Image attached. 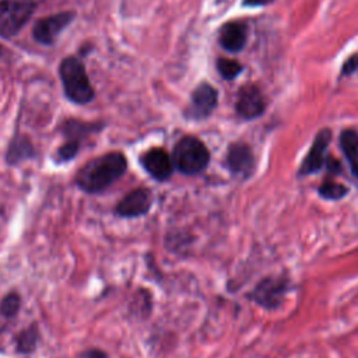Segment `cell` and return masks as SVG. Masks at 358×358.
<instances>
[{
	"label": "cell",
	"instance_id": "obj_16",
	"mask_svg": "<svg viewBox=\"0 0 358 358\" xmlns=\"http://www.w3.org/2000/svg\"><path fill=\"white\" fill-rule=\"evenodd\" d=\"M348 187H345L341 183H336L333 180H326L323 182V185L319 187V193L322 194V197L324 199H330V200H337L341 199L347 194Z\"/></svg>",
	"mask_w": 358,
	"mask_h": 358
},
{
	"label": "cell",
	"instance_id": "obj_22",
	"mask_svg": "<svg viewBox=\"0 0 358 358\" xmlns=\"http://www.w3.org/2000/svg\"><path fill=\"white\" fill-rule=\"evenodd\" d=\"M327 166H329L330 172H337V171H340V164H338V161L334 159V158H329Z\"/></svg>",
	"mask_w": 358,
	"mask_h": 358
},
{
	"label": "cell",
	"instance_id": "obj_11",
	"mask_svg": "<svg viewBox=\"0 0 358 358\" xmlns=\"http://www.w3.org/2000/svg\"><path fill=\"white\" fill-rule=\"evenodd\" d=\"M217 105V92L210 84H200L192 95V113L201 119L208 116Z\"/></svg>",
	"mask_w": 358,
	"mask_h": 358
},
{
	"label": "cell",
	"instance_id": "obj_23",
	"mask_svg": "<svg viewBox=\"0 0 358 358\" xmlns=\"http://www.w3.org/2000/svg\"><path fill=\"white\" fill-rule=\"evenodd\" d=\"M273 0H245V4L248 6H262V4H267Z\"/></svg>",
	"mask_w": 358,
	"mask_h": 358
},
{
	"label": "cell",
	"instance_id": "obj_18",
	"mask_svg": "<svg viewBox=\"0 0 358 358\" xmlns=\"http://www.w3.org/2000/svg\"><path fill=\"white\" fill-rule=\"evenodd\" d=\"M20 296L15 292L7 294L0 302V313L6 317L14 316L20 309Z\"/></svg>",
	"mask_w": 358,
	"mask_h": 358
},
{
	"label": "cell",
	"instance_id": "obj_2",
	"mask_svg": "<svg viewBox=\"0 0 358 358\" xmlns=\"http://www.w3.org/2000/svg\"><path fill=\"white\" fill-rule=\"evenodd\" d=\"M60 77L67 98L76 103H87L94 98V90L88 80L83 62L77 57H66L60 64Z\"/></svg>",
	"mask_w": 358,
	"mask_h": 358
},
{
	"label": "cell",
	"instance_id": "obj_7",
	"mask_svg": "<svg viewBox=\"0 0 358 358\" xmlns=\"http://www.w3.org/2000/svg\"><path fill=\"white\" fill-rule=\"evenodd\" d=\"M330 140H331V131L329 129H323L316 134L310 145V150L299 168V175H310L319 171L324 165L326 150Z\"/></svg>",
	"mask_w": 358,
	"mask_h": 358
},
{
	"label": "cell",
	"instance_id": "obj_8",
	"mask_svg": "<svg viewBox=\"0 0 358 358\" xmlns=\"http://www.w3.org/2000/svg\"><path fill=\"white\" fill-rule=\"evenodd\" d=\"M141 165L157 180H165L172 175L173 161L162 148H151L141 157Z\"/></svg>",
	"mask_w": 358,
	"mask_h": 358
},
{
	"label": "cell",
	"instance_id": "obj_6",
	"mask_svg": "<svg viewBox=\"0 0 358 358\" xmlns=\"http://www.w3.org/2000/svg\"><path fill=\"white\" fill-rule=\"evenodd\" d=\"M285 291L287 281L284 278L268 277L262 280L256 285V288L250 294V298L264 308H275L282 302Z\"/></svg>",
	"mask_w": 358,
	"mask_h": 358
},
{
	"label": "cell",
	"instance_id": "obj_4",
	"mask_svg": "<svg viewBox=\"0 0 358 358\" xmlns=\"http://www.w3.org/2000/svg\"><path fill=\"white\" fill-rule=\"evenodd\" d=\"M34 11L32 0L0 1V35L10 38L18 34Z\"/></svg>",
	"mask_w": 358,
	"mask_h": 358
},
{
	"label": "cell",
	"instance_id": "obj_10",
	"mask_svg": "<svg viewBox=\"0 0 358 358\" xmlns=\"http://www.w3.org/2000/svg\"><path fill=\"white\" fill-rule=\"evenodd\" d=\"M236 110L245 119H255L263 113L264 101L257 87L246 85L239 91Z\"/></svg>",
	"mask_w": 358,
	"mask_h": 358
},
{
	"label": "cell",
	"instance_id": "obj_26",
	"mask_svg": "<svg viewBox=\"0 0 358 358\" xmlns=\"http://www.w3.org/2000/svg\"><path fill=\"white\" fill-rule=\"evenodd\" d=\"M0 55H1V48H0Z\"/></svg>",
	"mask_w": 358,
	"mask_h": 358
},
{
	"label": "cell",
	"instance_id": "obj_25",
	"mask_svg": "<svg viewBox=\"0 0 358 358\" xmlns=\"http://www.w3.org/2000/svg\"><path fill=\"white\" fill-rule=\"evenodd\" d=\"M351 166H352V172H354V175L358 178V161H357V162H354V164H351Z\"/></svg>",
	"mask_w": 358,
	"mask_h": 358
},
{
	"label": "cell",
	"instance_id": "obj_1",
	"mask_svg": "<svg viewBox=\"0 0 358 358\" xmlns=\"http://www.w3.org/2000/svg\"><path fill=\"white\" fill-rule=\"evenodd\" d=\"M127 168L122 152H108L88 161L76 176L77 186L87 193H98L116 182Z\"/></svg>",
	"mask_w": 358,
	"mask_h": 358
},
{
	"label": "cell",
	"instance_id": "obj_3",
	"mask_svg": "<svg viewBox=\"0 0 358 358\" xmlns=\"http://www.w3.org/2000/svg\"><path fill=\"white\" fill-rule=\"evenodd\" d=\"M172 161L182 173L196 175L207 168L210 162V152L199 138L186 136L176 143Z\"/></svg>",
	"mask_w": 358,
	"mask_h": 358
},
{
	"label": "cell",
	"instance_id": "obj_17",
	"mask_svg": "<svg viewBox=\"0 0 358 358\" xmlns=\"http://www.w3.org/2000/svg\"><path fill=\"white\" fill-rule=\"evenodd\" d=\"M36 344V330L34 327H29L20 333L17 337V348L21 352H29L35 348Z\"/></svg>",
	"mask_w": 358,
	"mask_h": 358
},
{
	"label": "cell",
	"instance_id": "obj_9",
	"mask_svg": "<svg viewBox=\"0 0 358 358\" xmlns=\"http://www.w3.org/2000/svg\"><path fill=\"white\" fill-rule=\"evenodd\" d=\"M151 207V193L140 187L129 192L116 206V213L122 217H138L145 214Z\"/></svg>",
	"mask_w": 358,
	"mask_h": 358
},
{
	"label": "cell",
	"instance_id": "obj_5",
	"mask_svg": "<svg viewBox=\"0 0 358 358\" xmlns=\"http://www.w3.org/2000/svg\"><path fill=\"white\" fill-rule=\"evenodd\" d=\"M73 18L74 13L70 11H63L59 14L41 18L36 21L32 29V35L38 42L43 45H50L55 42L57 35L73 21Z\"/></svg>",
	"mask_w": 358,
	"mask_h": 358
},
{
	"label": "cell",
	"instance_id": "obj_15",
	"mask_svg": "<svg viewBox=\"0 0 358 358\" xmlns=\"http://www.w3.org/2000/svg\"><path fill=\"white\" fill-rule=\"evenodd\" d=\"M32 155V147L29 144V141L27 138H15L8 148V154H7V161L10 164H15L21 159H25L28 157Z\"/></svg>",
	"mask_w": 358,
	"mask_h": 358
},
{
	"label": "cell",
	"instance_id": "obj_24",
	"mask_svg": "<svg viewBox=\"0 0 358 358\" xmlns=\"http://www.w3.org/2000/svg\"><path fill=\"white\" fill-rule=\"evenodd\" d=\"M88 358H105V354L102 351H91L88 354Z\"/></svg>",
	"mask_w": 358,
	"mask_h": 358
},
{
	"label": "cell",
	"instance_id": "obj_14",
	"mask_svg": "<svg viewBox=\"0 0 358 358\" xmlns=\"http://www.w3.org/2000/svg\"><path fill=\"white\" fill-rule=\"evenodd\" d=\"M340 144L350 164L357 162L358 161V131L352 129L344 130L340 136Z\"/></svg>",
	"mask_w": 358,
	"mask_h": 358
},
{
	"label": "cell",
	"instance_id": "obj_13",
	"mask_svg": "<svg viewBox=\"0 0 358 358\" xmlns=\"http://www.w3.org/2000/svg\"><path fill=\"white\" fill-rule=\"evenodd\" d=\"M246 42V27L241 22H229L222 27L220 43L229 52H239Z\"/></svg>",
	"mask_w": 358,
	"mask_h": 358
},
{
	"label": "cell",
	"instance_id": "obj_12",
	"mask_svg": "<svg viewBox=\"0 0 358 358\" xmlns=\"http://www.w3.org/2000/svg\"><path fill=\"white\" fill-rule=\"evenodd\" d=\"M227 164L232 173H249L253 164L250 148L242 143H235L229 145L227 154Z\"/></svg>",
	"mask_w": 358,
	"mask_h": 358
},
{
	"label": "cell",
	"instance_id": "obj_19",
	"mask_svg": "<svg viewBox=\"0 0 358 358\" xmlns=\"http://www.w3.org/2000/svg\"><path fill=\"white\" fill-rule=\"evenodd\" d=\"M217 67H218V71L221 73V76L228 80L236 77L242 70L241 64L232 59H220L217 62Z\"/></svg>",
	"mask_w": 358,
	"mask_h": 358
},
{
	"label": "cell",
	"instance_id": "obj_21",
	"mask_svg": "<svg viewBox=\"0 0 358 358\" xmlns=\"http://www.w3.org/2000/svg\"><path fill=\"white\" fill-rule=\"evenodd\" d=\"M358 69V55H354L351 57H348L345 60V63L343 64V74L348 76L351 73H354Z\"/></svg>",
	"mask_w": 358,
	"mask_h": 358
},
{
	"label": "cell",
	"instance_id": "obj_20",
	"mask_svg": "<svg viewBox=\"0 0 358 358\" xmlns=\"http://www.w3.org/2000/svg\"><path fill=\"white\" fill-rule=\"evenodd\" d=\"M78 151V141L77 140H70L67 143H64L59 151H57V157L60 161H67L71 159Z\"/></svg>",
	"mask_w": 358,
	"mask_h": 358
}]
</instances>
